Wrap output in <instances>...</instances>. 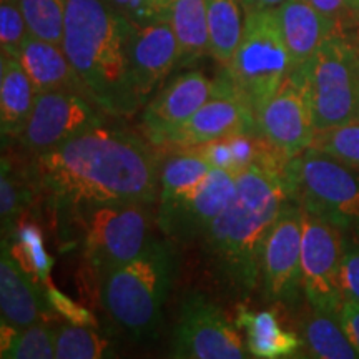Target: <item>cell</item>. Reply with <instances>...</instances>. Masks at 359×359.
<instances>
[{"label":"cell","mask_w":359,"mask_h":359,"mask_svg":"<svg viewBox=\"0 0 359 359\" xmlns=\"http://www.w3.org/2000/svg\"><path fill=\"white\" fill-rule=\"evenodd\" d=\"M346 34L349 35V39H351L354 48H356L358 58H359V25L354 27V29H348Z\"/></svg>","instance_id":"60d3db41"},{"label":"cell","mask_w":359,"mask_h":359,"mask_svg":"<svg viewBox=\"0 0 359 359\" xmlns=\"http://www.w3.org/2000/svg\"><path fill=\"white\" fill-rule=\"evenodd\" d=\"M257 118L259 132L286 160L311 148L316 125L306 79L299 72H291Z\"/></svg>","instance_id":"4fadbf2b"},{"label":"cell","mask_w":359,"mask_h":359,"mask_svg":"<svg viewBox=\"0 0 359 359\" xmlns=\"http://www.w3.org/2000/svg\"><path fill=\"white\" fill-rule=\"evenodd\" d=\"M145 7L150 12V17L154 22H165L170 19V11L175 0H142Z\"/></svg>","instance_id":"f35d334b"},{"label":"cell","mask_w":359,"mask_h":359,"mask_svg":"<svg viewBox=\"0 0 359 359\" xmlns=\"http://www.w3.org/2000/svg\"><path fill=\"white\" fill-rule=\"evenodd\" d=\"M154 205L111 201L72 210L62 218L72 224L87 263L102 276L110 268L138 257L154 241Z\"/></svg>","instance_id":"5b68a950"},{"label":"cell","mask_w":359,"mask_h":359,"mask_svg":"<svg viewBox=\"0 0 359 359\" xmlns=\"http://www.w3.org/2000/svg\"><path fill=\"white\" fill-rule=\"evenodd\" d=\"M19 257L22 262L19 263L22 269L32 278L34 275L45 276L50 268L47 255H45L42 246V236L40 231L34 226H24L19 231Z\"/></svg>","instance_id":"836d02e7"},{"label":"cell","mask_w":359,"mask_h":359,"mask_svg":"<svg viewBox=\"0 0 359 359\" xmlns=\"http://www.w3.org/2000/svg\"><path fill=\"white\" fill-rule=\"evenodd\" d=\"M311 148L333 156L359 172V122L353 120L341 127L318 132Z\"/></svg>","instance_id":"4dcf8cb0"},{"label":"cell","mask_w":359,"mask_h":359,"mask_svg":"<svg viewBox=\"0 0 359 359\" xmlns=\"http://www.w3.org/2000/svg\"><path fill=\"white\" fill-rule=\"evenodd\" d=\"M29 35L24 12L19 0H0V47L11 57L20 55V48Z\"/></svg>","instance_id":"1f68e13d"},{"label":"cell","mask_w":359,"mask_h":359,"mask_svg":"<svg viewBox=\"0 0 359 359\" xmlns=\"http://www.w3.org/2000/svg\"><path fill=\"white\" fill-rule=\"evenodd\" d=\"M168 22L178 42V67H191L210 53L206 0H175Z\"/></svg>","instance_id":"cb8c5ba5"},{"label":"cell","mask_w":359,"mask_h":359,"mask_svg":"<svg viewBox=\"0 0 359 359\" xmlns=\"http://www.w3.org/2000/svg\"><path fill=\"white\" fill-rule=\"evenodd\" d=\"M173 275L172 248L154 238L138 257L100 276L103 308L125 333L135 339L148 338L160 325Z\"/></svg>","instance_id":"277c9868"},{"label":"cell","mask_w":359,"mask_h":359,"mask_svg":"<svg viewBox=\"0 0 359 359\" xmlns=\"http://www.w3.org/2000/svg\"><path fill=\"white\" fill-rule=\"evenodd\" d=\"M19 60L32 80L37 93L50 90H75L88 95L62 45L29 34L22 43Z\"/></svg>","instance_id":"ffe728a7"},{"label":"cell","mask_w":359,"mask_h":359,"mask_svg":"<svg viewBox=\"0 0 359 359\" xmlns=\"http://www.w3.org/2000/svg\"><path fill=\"white\" fill-rule=\"evenodd\" d=\"M241 11L240 0H206L210 55L223 67L230 64L243 35Z\"/></svg>","instance_id":"484cf974"},{"label":"cell","mask_w":359,"mask_h":359,"mask_svg":"<svg viewBox=\"0 0 359 359\" xmlns=\"http://www.w3.org/2000/svg\"><path fill=\"white\" fill-rule=\"evenodd\" d=\"M343 30L359 25V0H309Z\"/></svg>","instance_id":"d590c367"},{"label":"cell","mask_w":359,"mask_h":359,"mask_svg":"<svg viewBox=\"0 0 359 359\" xmlns=\"http://www.w3.org/2000/svg\"><path fill=\"white\" fill-rule=\"evenodd\" d=\"M4 359H52L55 358V330L42 323L22 330L8 326V339L2 343Z\"/></svg>","instance_id":"f1b7e54d"},{"label":"cell","mask_w":359,"mask_h":359,"mask_svg":"<svg viewBox=\"0 0 359 359\" xmlns=\"http://www.w3.org/2000/svg\"><path fill=\"white\" fill-rule=\"evenodd\" d=\"M25 203V193L22 190L19 178L12 173L7 160L2 158V173H0V219L2 231L11 233L19 219Z\"/></svg>","instance_id":"d6a6232c"},{"label":"cell","mask_w":359,"mask_h":359,"mask_svg":"<svg viewBox=\"0 0 359 359\" xmlns=\"http://www.w3.org/2000/svg\"><path fill=\"white\" fill-rule=\"evenodd\" d=\"M341 281H343L344 299L359 303V241L351 238H344Z\"/></svg>","instance_id":"e575fe53"},{"label":"cell","mask_w":359,"mask_h":359,"mask_svg":"<svg viewBox=\"0 0 359 359\" xmlns=\"http://www.w3.org/2000/svg\"><path fill=\"white\" fill-rule=\"evenodd\" d=\"M276 13L290 52L291 72L306 65L331 35L343 30L309 0H288Z\"/></svg>","instance_id":"ac0fdd59"},{"label":"cell","mask_w":359,"mask_h":359,"mask_svg":"<svg viewBox=\"0 0 359 359\" xmlns=\"http://www.w3.org/2000/svg\"><path fill=\"white\" fill-rule=\"evenodd\" d=\"M193 150L205 156L213 168L226 170L233 175L245 172L253 165H288L290 161L278 154L275 147L263 137L259 130L230 135V137L219 138L205 145L193 147Z\"/></svg>","instance_id":"7402d4cb"},{"label":"cell","mask_w":359,"mask_h":359,"mask_svg":"<svg viewBox=\"0 0 359 359\" xmlns=\"http://www.w3.org/2000/svg\"><path fill=\"white\" fill-rule=\"evenodd\" d=\"M172 356L180 359H243L250 356L238 326L213 302L191 293L180 308Z\"/></svg>","instance_id":"8fae6325"},{"label":"cell","mask_w":359,"mask_h":359,"mask_svg":"<svg viewBox=\"0 0 359 359\" xmlns=\"http://www.w3.org/2000/svg\"><path fill=\"white\" fill-rule=\"evenodd\" d=\"M110 341L88 325H64L55 330L57 359H98L110 356Z\"/></svg>","instance_id":"83f0119b"},{"label":"cell","mask_w":359,"mask_h":359,"mask_svg":"<svg viewBox=\"0 0 359 359\" xmlns=\"http://www.w3.org/2000/svg\"><path fill=\"white\" fill-rule=\"evenodd\" d=\"M285 168L259 163L238 173L230 205L200 238L213 276L238 298H248L258 286L266 238L291 201Z\"/></svg>","instance_id":"7a4b0ae2"},{"label":"cell","mask_w":359,"mask_h":359,"mask_svg":"<svg viewBox=\"0 0 359 359\" xmlns=\"http://www.w3.org/2000/svg\"><path fill=\"white\" fill-rule=\"evenodd\" d=\"M290 72L291 58L276 11L246 13L240 45L222 74L258 116Z\"/></svg>","instance_id":"52a82bcc"},{"label":"cell","mask_w":359,"mask_h":359,"mask_svg":"<svg viewBox=\"0 0 359 359\" xmlns=\"http://www.w3.org/2000/svg\"><path fill=\"white\" fill-rule=\"evenodd\" d=\"M135 25V24H133ZM178 67V42L168 20L135 25L132 42V83L140 109L167 83Z\"/></svg>","instance_id":"e0dca14e"},{"label":"cell","mask_w":359,"mask_h":359,"mask_svg":"<svg viewBox=\"0 0 359 359\" xmlns=\"http://www.w3.org/2000/svg\"><path fill=\"white\" fill-rule=\"evenodd\" d=\"M100 105L75 90L39 92L29 123L19 140L34 156L105 123Z\"/></svg>","instance_id":"30bf717a"},{"label":"cell","mask_w":359,"mask_h":359,"mask_svg":"<svg viewBox=\"0 0 359 359\" xmlns=\"http://www.w3.org/2000/svg\"><path fill=\"white\" fill-rule=\"evenodd\" d=\"M29 34L62 45L67 0H19Z\"/></svg>","instance_id":"f546056e"},{"label":"cell","mask_w":359,"mask_h":359,"mask_svg":"<svg viewBox=\"0 0 359 359\" xmlns=\"http://www.w3.org/2000/svg\"><path fill=\"white\" fill-rule=\"evenodd\" d=\"M290 195L304 212L339 231L359 236V173L320 150L308 148L285 168Z\"/></svg>","instance_id":"8992f818"},{"label":"cell","mask_w":359,"mask_h":359,"mask_svg":"<svg viewBox=\"0 0 359 359\" xmlns=\"http://www.w3.org/2000/svg\"><path fill=\"white\" fill-rule=\"evenodd\" d=\"M236 326L245 331L246 348L253 358H290L303 344L298 336L281 326L273 311H250L245 306H238Z\"/></svg>","instance_id":"603a6c76"},{"label":"cell","mask_w":359,"mask_h":359,"mask_svg":"<svg viewBox=\"0 0 359 359\" xmlns=\"http://www.w3.org/2000/svg\"><path fill=\"white\" fill-rule=\"evenodd\" d=\"M354 120L359 122V87H358V98H356V109H354Z\"/></svg>","instance_id":"b9f144b4"},{"label":"cell","mask_w":359,"mask_h":359,"mask_svg":"<svg viewBox=\"0 0 359 359\" xmlns=\"http://www.w3.org/2000/svg\"><path fill=\"white\" fill-rule=\"evenodd\" d=\"M145 137L105 123L34 156V177L58 215L111 201L156 203L161 156Z\"/></svg>","instance_id":"6da1fadb"},{"label":"cell","mask_w":359,"mask_h":359,"mask_svg":"<svg viewBox=\"0 0 359 359\" xmlns=\"http://www.w3.org/2000/svg\"><path fill=\"white\" fill-rule=\"evenodd\" d=\"M243 13H253V12H263V11H278L283 4L288 0H240Z\"/></svg>","instance_id":"ab89813d"},{"label":"cell","mask_w":359,"mask_h":359,"mask_svg":"<svg viewBox=\"0 0 359 359\" xmlns=\"http://www.w3.org/2000/svg\"><path fill=\"white\" fill-rule=\"evenodd\" d=\"M215 92V80L201 72L190 70L165 83L142 110V133L154 147L185 123L190 116L210 100Z\"/></svg>","instance_id":"2e32d148"},{"label":"cell","mask_w":359,"mask_h":359,"mask_svg":"<svg viewBox=\"0 0 359 359\" xmlns=\"http://www.w3.org/2000/svg\"><path fill=\"white\" fill-rule=\"evenodd\" d=\"M50 303L55 306L60 313H69L72 323H77V325H88V323H93L92 316L87 311H83L82 308H79L77 304H74L69 298H65L64 294H60L58 291H50Z\"/></svg>","instance_id":"74e56055"},{"label":"cell","mask_w":359,"mask_h":359,"mask_svg":"<svg viewBox=\"0 0 359 359\" xmlns=\"http://www.w3.org/2000/svg\"><path fill=\"white\" fill-rule=\"evenodd\" d=\"M236 193V175L213 168L195 190L158 205L156 223L175 241L200 240L213 219L230 205Z\"/></svg>","instance_id":"9a60e30c"},{"label":"cell","mask_w":359,"mask_h":359,"mask_svg":"<svg viewBox=\"0 0 359 359\" xmlns=\"http://www.w3.org/2000/svg\"><path fill=\"white\" fill-rule=\"evenodd\" d=\"M294 72L306 79L316 133L353 122L359 58L346 30L331 35L311 60Z\"/></svg>","instance_id":"ba28073f"},{"label":"cell","mask_w":359,"mask_h":359,"mask_svg":"<svg viewBox=\"0 0 359 359\" xmlns=\"http://www.w3.org/2000/svg\"><path fill=\"white\" fill-rule=\"evenodd\" d=\"M0 313L4 325L13 330L39 325L47 314V306L34 286L32 278L12 257L6 240H2L0 257Z\"/></svg>","instance_id":"d6986e66"},{"label":"cell","mask_w":359,"mask_h":359,"mask_svg":"<svg viewBox=\"0 0 359 359\" xmlns=\"http://www.w3.org/2000/svg\"><path fill=\"white\" fill-rule=\"evenodd\" d=\"M304 343L314 358L321 359H358L359 353L354 348L346 331L341 326L339 318L333 314L313 309V314L304 325Z\"/></svg>","instance_id":"4316f807"},{"label":"cell","mask_w":359,"mask_h":359,"mask_svg":"<svg viewBox=\"0 0 359 359\" xmlns=\"http://www.w3.org/2000/svg\"><path fill=\"white\" fill-rule=\"evenodd\" d=\"M35 90L17 57L0 58V130L2 138H20L32 115Z\"/></svg>","instance_id":"44dd1931"},{"label":"cell","mask_w":359,"mask_h":359,"mask_svg":"<svg viewBox=\"0 0 359 359\" xmlns=\"http://www.w3.org/2000/svg\"><path fill=\"white\" fill-rule=\"evenodd\" d=\"M258 118L223 74L215 79V92L185 123L158 143V150H185L235 133L258 132Z\"/></svg>","instance_id":"7c38bea8"},{"label":"cell","mask_w":359,"mask_h":359,"mask_svg":"<svg viewBox=\"0 0 359 359\" xmlns=\"http://www.w3.org/2000/svg\"><path fill=\"white\" fill-rule=\"evenodd\" d=\"M213 167L193 148L173 150L161 161L158 205L177 200L178 196L200 187Z\"/></svg>","instance_id":"d4e9b609"},{"label":"cell","mask_w":359,"mask_h":359,"mask_svg":"<svg viewBox=\"0 0 359 359\" xmlns=\"http://www.w3.org/2000/svg\"><path fill=\"white\" fill-rule=\"evenodd\" d=\"M339 323L346 331L348 338L359 353V303L351 302V299H344L343 308L339 313Z\"/></svg>","instance_id":"8d00e7d4"},{"label":"cell","mask_w":359,"mask_h":359,"mask_svg":"<svg viewBox=\"0 0 359 359\" xmlns=\"http://www.w3.org/2000/svg\"><path fill=\"white\" fill-rule=\"evenodd\" d=\"M133 30L107 0H67L62 47L88 95L109 115L140 110L132 83Z\"/></svg>","instance_id":"3957f363"},{"label":"cell","mask_w":359,"mask_h":359,"mask_svg":"<svg viewBox=\"0 0 359 359\" xmlns=\"http://www.w3.org/2000/svg\"><path fill=\"white\" fill-rule=\"evenodd\" d=\"M344 238V233L333 224L303 210V293L313 309L336 318L344 303L341 281Z\"/></svg>","instance_id":"9c48e42d"},{"label":"cell","mask_w":359,"mask_h":359,"mask_svg":"<svg viewBox=\"0 0 359 359\" xmlns=\"http://www.w3.org/2000/svg\"><path fill=\"white\" fill-rule=\"evenodd\" d=\"M303 210L293 200L283 208L266 238L262 257V281L269 302L293 303L302 286Z\"/></svg>","instance_id":"5bb4252c"}]
</instances>
